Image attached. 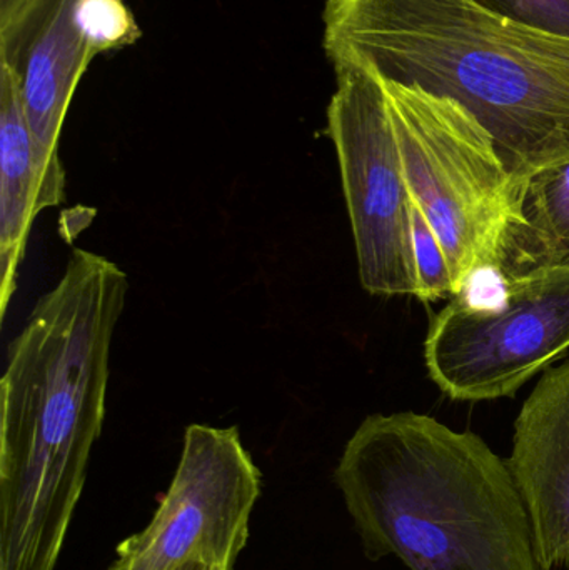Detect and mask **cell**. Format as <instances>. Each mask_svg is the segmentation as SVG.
<instances>
[{
	"mask_svg": "<svg viewBox=\"0 0 569 570\" xmlns=\"http://www.w3.org/2000/svg\"><path fill=\"white\" fill-rule=\"evenodd\" d=\"M127 276L73 249L10 344L0 382V570H53L102 432Z\"/></svg>",
	"mask_w": 569,
	"mask_h": 570,
	"instance_id": "cell-1",
	"label": "cell"
},
{
	"mask_svg": "<svg viewBox=\"0 0 569 570\" xmlns=\"http://www.w3.org/2000/svg\"><path fill=\"white\" fill-rule=\"evenodd\" d=\"M333 66L454 100L514 180L569 157V39L471 0H327Z\"/></svg>",
	"mask_w": 569,
	"mask_h": 570,
	"instance_id": "cell-2",
	"label": "cell"
},
{
	"mask_svg": "<svg viewBox=\"0 0 569 570\" xmlns=\"http://www.w3.org/2000/svg\"><path fill=\"white\" fill-rule=\"evenodd\" d=\"M334 482L370 561L410 570H545L508 459L416 412L374 414Z\"/></svg>",
	"mask_w": 569,
	"mask_h": 570,
	"instance_id": "cell-3",
	"label": "cell"
},
{
	"mask_svg": "<svg viewBox=\"0 0 569 570\" xmlns=\"http://www.w3.org/2000/svg\"><path fill=\"white\" fill-rule=\"evenodd\" d=\"M383 83L411 199L440 237L454 295L461 294L478 277L500 273L513 176L490 134L460 104Z\"/></svg>",
	"mask_w": 569,
	"mask_h": 570,
	"instance_id": "cell-4",
	"label": "cell"
},
{
	"mask_svg": "<svg viewBox=\"0 0 569 570\" xmlns=\"http://www.w3.org/2000/svg\"><path fill=\"white\" fill-rule=\"evenodd\" d=\"M500 301L454 295L431 322L424 361L453 401L511 397L569 351V263L501 274Z\"/></svg>",
	"mask_w": 569,
	"mask_h": 570,
	"instance_id": "cell-5",
	"label": "cell"
},
{
	"mask_svg": "<svg viewBox=\"0 0 569 570\" xmlns=\"http://www.w3.org/2000/svg\"><path fill=\"white\" fill-rule=\"evenodd\" d=\"M334 70L327 134L340 160L361 285L373 295L416 297L413 199L386 87L363 67L343 63Z\"/></svg>",
	"mask_w": 569,
	"mask_h": 570,
	"instance_id": "cell-6",
	"label": "cell"
},
{
	"mask_svg": "<svg viewBox=\"0 0 569 570\" xmlns=\"http://www.w3.org/2000/svg\"><path fill=\"white\" fill-rule=\"evenodd\" d=\"M259 494L261 472L237 428L189 425L169 491L109 570H170L190 559L233 570Z\"/></svg>",
	"mask_w": 569,
	"mask_h": 570,
	"instance_id": "cell-7",
	"label": "cell"
},
{
	"mask_svg": "<svg viewBox=\"0 0 569 570\" xmlns=\"http://www.w3.org/2000/svg\"><path fill=\"white\" fill-rule=\"evenodd\" d=\"M139 37L126 0H26L0 26V66L19 80L43 153L59 156L60 130L90 62Z\"/></svg>",
	"mask_w": 569,
	"mask_h": 570,
	"instance_id": "cell-8",
	"label": "cell"
},
{
	"mask_svg": "<svg viewBox=\"0 0 569 570\" xmlns=\"http://www.w3.org/2000/svg\"><path fill=\"white\" fill-rule=\"evenodd\" d=\"M545 570L569 564V361L545 372L514 422L508 459Z\"/></svg>",
	"mask_w": 569,
	"mask_h": 570,
	"instance_id": "cell-9",
	"label": "cell"
},
{
	"mask_svg": "<svg viewBox=\"0 0 569 570\" xmlns=\"http://www.w3.org/2000/svg\"><path fill=\"white\" fill-rule=\"evenodd\" d=\"M66 197L59 156L40 149L19 80L0 66V315L16 292L33 219Z\"/></svg>",
	"mask_w": 569,
	"mask_h": 570,
	"instance_id": "cell-10",
	"label": "cell"
},
{
	"mask_svg": "<svg viewBox=\"0 0 569 570\" xmlns=\"http://www.w3.org/2000/svg\"><path fill=\"white\" fill-rule=\"evenodd\" d=\"M569 263V157L514 180L500 273Z\"/></svg>",
	"mask_w": 569,
	"mask_h": 570,
	"instance_id": "cell-11",
	"label": "cell"
},
{
	"mask_svg": "<svg viewBox=\"0 0 569 570\" xmlns=\"http://www.w3.org/2000/svg\"><path fill=\"white\" fill-rule=\"evenodd\" d=\"M411 223H413V253L418 281L416 298L434 302L443 297H453V279H451L450 264H448L443 244L414 203L411 207Z\"/></svg>",
	"mask_w": 569,
	"mask_h": 570,
	"instance_id": "cell-12",
	"label": "cell"
},
{
	"mask_svg": "<svg viewBox=\"0 0 569 570\" xmlns=\"http://www.w3.org/2000/svg\"><path fill=\"white\" fill-rule=\"evenodd\" d=\"M488 12L569 39V0H471Z\"/></svg>",
	"mask_w": 569,
	"mask_h": 570,
	"instance_id": "cell-13",
	"label": "cell"
},
{
	"mask_svg": "<svg viewBox=\"0 0 569 570\" xmlns=\"http://www.w3.org/2000/svg\"><path fill=\"white\" fill-rule=\"evenodd\" d=\"M26 0H0V26L16 16L17 10L23 6Z\"/></svg>",
	"mask_w": 569,
	"mask_h": 570,
	"instance_id": "cell-14",
	"label": "cell"
},
{
	"mask_svg": "<svg viewBox=\"0 0 569 570\" xmlns=\"http://www.w3.org/2000/svg\"><path fill=\"white\" fill-rule=\"evenodd\" d=\"M170 570H226L219 566L209 564V562L199 561V559H190V561L183 562Z\"/></svg>",
	"mask_w": 569,
	"mask_h": 570,
	"instance_id": "cell-15",
	"label": "cell"
}]
</instances>
